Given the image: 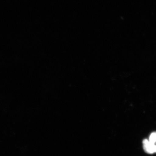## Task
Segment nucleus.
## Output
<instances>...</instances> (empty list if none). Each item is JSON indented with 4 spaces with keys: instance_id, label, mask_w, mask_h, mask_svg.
<instances>
[{
    "instance_id": "1",
    "label": "nucleus",
    "mask_w": 156,
    "mask_h": 156,
    "mask_svg": "<svg viewBox=\"0 0 156 156\" xmlns=\"http://www.w3.org/2000/svg\"><path fill=\"white\" fill-rule=\"evenodd\" d=\"M144 148L146 152L149 154H153L155 152L156 147L155 144H152L147 139L143 140Z\"/></svg>"
},
{
    "instance_id": "2",
    "label": "nucleus",
    "mask_w": 156,
    "mask_h": 156,
    "mask_svg": "<svg viewBox=\"0 0 156 156\" xmlns=\"http://www.w3.org/2000/svg\"><path fill=\"white\" fill-rule=\"evenodd\" d=\"M156 133L155 132H154V133H152L151 134L150 136L149 140V141L151 143L154 144H155L156 142Z\"/></svg>"
}]
</instances>
